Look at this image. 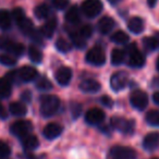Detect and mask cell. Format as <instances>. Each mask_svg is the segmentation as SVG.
<instances>
[{"instance_id":"obj_1","label":"cell","mask_w":159,"mask_h":159,"mask_svg":"<svg viewBox=\"0 0 159 159\" xmlns=\"http://www.w3.org/2000/svg\"><path fill=\"white\" fill-rule=\"evenodd\" d=\"M60 99L56 95H44L40 98V113L43 117H51L58 111Z\"/></svg>"},{"instance_id":"obj_2","label":"cell","mask_w":159,"mask_h":159,"mask_svg":"<svg viewBox=\"0 0 159 159\" xmlns=\"http://www.w3.org/2000/svg\"><path fill=\"white\" fill-rule=\"evenodd\" d=\"M32 130H33V124L29 120H19V121L12 123L11 126H10V132L14 136L19 137L21 139L26 135L31 134Z\"/></svg>"},{"instance_id":"obj_3","label":"cell","mask_w":159,"mask_h":159,"mask_svg":"<svg viewBox=\"0 0 159 159\" xmlns=\"http://www.w3.org/2000/svg\"><path fill=\"white\" fill-rule=\"evenodd\" d=\"M110 122L113 129L124 133V134H132L134 132V128H135L134 120H128L122 117H112Z\"/></svg>"},{"instance_id":"obj_4","label":"cell","mask_w":159,"mask_h":159,"mask_svg":"<svg viewBox=\"0 0 159 159\" xmlns=\"http://www.w3.org/2000/svg\"><path fill=\"white\" fill-rule=\"evenodd\" d=\"M102 2L100 0H85L82 3V12L85 16L89 19L99 16L102 10Z\"/></svg>"},{"instance_id":"obj_5","label":"cell","mask_w":159,"mask_h":159,"mask_svg":"<svg viewBox=\"0 0 159 159\" xmlns=\"http://www.w3.org/2000/svg\"><path fill=\"white\" fill-rule=\"evenodd\" d=\"M110 155L115 159H136L137 154L133 148L128 146H113L110 149Z\"/></svg>"},{"instance_id":"obj_6","label":"cell","mask_w":159,"mask_h":159,"mask_svg":"<svg viewBox=\"0 0 159 159\" xmlns=\"http://www.w3.org/2000/svg\"><path fill=\"white\" fill-rule=\"evenodd\" d=\"M0 49L9 51L16 57L24 53V46L22 44L12 42L11 39H8V38H0Z\"/></svg>"},{"instance_id":"obj_7","label":"cell","mask_w":159,"mask_h":159,"mask_svg":"<svg viewBox=\"0 0 159 159\" xmlns=\"http://www.w3.org/2000/svg\"><path fill=\"white\" fill-rule=\"evenodd\" d=\"M86 61L93 66H99L106 62V55L99 47H94L86 53Z\"/></svg>"},{"instance_id":"obj_8","label":"cell","mask_w":159,"mask_h":159,"mask_svg":"<svg viewBox=\"0 0 159 159\" xmlns=\"http://www.w3.org/2000/svg\"><path fill=\"white\" fill-rule=\"evenodd\" d=\"M130 102L132 107H134L137 110H143L148 105V96L143 91H134L130 96Z\"/></svg>"},{"instance_id":"obj_9","label":"cell","mask_w":159,"mask_h":159,"mask_svg":"<svg viewBox=\"0 0 159 159\" xmlns=\"http://www.w3.org/2000/svg\"><path fill=\"white\" fill-rule=\"evenodd\" d=\"M129 82V75L128 73L123 72V71H120V72H117L111 76L110 79V86L111 89L115 92L121 91L124 87L128 85Z\"/></svg>"},{"instance_id":"obj_10","label":"cell","mask_w":159,"mask_h":159,"mask_svg":"<svg viewBox=\"0 0 159 159\" xmlns=\"http://www.w3.org/2000/svg\"><path fill=\"white\" fill-rule=\"evenodd\" d=\"M105 112L99 108H92L85 115V121L92 125L100 124L105 120Z\"/></svg>"},{"instance_id":"obj_11","label":"cell","mask_w":159,"mask_h":159,"mask_svg":"<svg viewBox=\"0 0 159 159\" xmlns=\"http://www.w3.org/2000/svg\"><path fill=\"white\" fill-rule=\"evenodd\" d=\"M18 74H19L20 81H22V82H31V81H34V80L37 77L38 73L35 68L30 66H22V68L18 71Z\"/></svg>"},{"instance_id":"obj_12","label":"cell","mask_w":159,"mask_h":159,"mask_svg":"<svg viewBox=\"0 0 159 159\" xmlns=\"http://www.w3.org/2000/svg\"><path fill=\"white\" fill-rule=\"evenodd\" d=\"M62 131H63V128L59 123L52 122V123H48L45 126L44 130H43V134L47 139H53L56 137L60 136Z\"/></svg>"},{"instance_id":"obj_13","label":"cell","mask_w":159,"mask_h":159,"mask_svg":"<svg viewBox=\"0 0 159 159\" xmlns=\"http://www.w3.org/2000/svg\"><path fill=\"white\" fill-rule=\"evenodd\" d=\"M159 146V133L152 132L148 133L143 139V147L148 152L155 150Z\"/></svg>"},{"instance_id":"obj_14","label":"cell","mask_w":159,"mask_h":159,"mask_svg":"<svg viewBox=\"0 0 159 159\" xmlns=\"http://www.w3.org/2000/svg\"><path fill=\"white\" fill-rule=\"evenodd\" d=\"M71 79H72V71L68 66H61L60 69H58V71L56 72V80L62 86H66L70 83Z\"/></svg>"},{"instance_id":"obj_15","label":"cell","mask_w":159,"mask_h":159,"mask_svg":"<svg viewBox=\"0 0 159 159\" xmlns=\"http://www.w3.org/2000/svg\"><path fill=\"white\" fill-rule=\"evenodd\" d=\"M115 25H116V22L112 18H110V16H102V18L98 21L97 27H98V31H99L102 35H107V34H109L112 31Z\"/></svg>"},{"instance_id":"obj_16","label":"cell","mask_w":159,"mask_h":159,"mask_svg":"<svg viewBox=\"0 0 159 159\" xmlns=\"http://www.w3.org/2000/svg\"><path fill=\"white\" fill-rule=\"evenodd\" d=\"M145 64V57L143 56V53L136 49L133 52L129 53V66L132 68H142Z\"/></svg>"},{"instance_id":"obj_17","label":"cell","mask_w":159,"mask_h":159,"mask_svg":"<svg viewBox=\"0 0 159 159\" xmlns=\"http://www.w3.org/2000/svg\"><path fill=\"white\" fill-rule=\"evenodd\" d=\"M80 89H82L83 92H85V93H97L102 89V85L96 80L87 79L82 81V83L80 84Z\"/></svg>"},{"instance_id":"obj_18","label":"cell","mask_w":159,"mask_h":159,"mask_svg":"<svg viewBox=\"0 0 159 159\" xmlns=\"http://www.w3.org/2000/svg\"><path fill=\"white\" fill-rule=\"evenodd\" d=\"M56 29H57V20L56 19H49L47 20V22L40 27L39 33L42 34V36L47 38H51L55 33Z\"/></svg>"},{"instance_id":"obj_19","label":"cell","mask_w":159,"mask_h":159,"mask_svg":"<svg viewBox=\"0 0 159 159\" xmlns=\"http://www.w3.org/2000/svg\"><path fill=\"white\" fill-rule=\"evenodd\" d=\"M38 145H39V141L33 134H29L22 139V146L26 152H31V150L36 149L38 147Z\"/></svg>"},{"instance_id":"obj_20","label":"cell","mask_w":159,"mask_h":159,"mask_svg":"<svg viewBox=\"0 0 159 159\" xmlns=\"http://www.w3.org/2000/svg\"><path fill=\"white\" fill-rule=\"evenodd\" d=\"M9 111L11 115L16 116V117H23L27 113V108L23 102H14L10 104Z\"/></svg>"},{"instance_id":"obj_21","label":"cell","mask_w":159,"mask_h":159,"mask_svg":"<svg viewBox=\"0 0 159 159\" xmlns=\"http://www.w3.org/2000/svg\"><path fill=\"white\" fill-rule=\"evenodd\" d=\"M128 27L132 33L134 34H141L144 31V22L141 18L134 16L132 18L128 23Z\"/></svg>"},{"instance_id":"obj_22","label":"cell","mask_w":159,"mask_h":159,"mask_svg":"<svg viewBox=\"0 0 159 159\" xmlns=\"http://www.w3.org/2000/svg\"><path fill=\"white\" fill-rule=\"evenodd\" d=\"M12 25V16L7 10H0V29L7 31Z\"/></svg>"},{"instance_id":"obj_23","label":"cell","mask_w":159,"mask_h":159,"mask_svg":"<svg viewBox=\"0 0 159 159\" xmlns=\"http://www.w3.org/2000/svg\"><path fill=\"white\" fill-rule=\"evenodd\" d=\"M66 20L70 24H76L80 22V11L76 6H72L71 8H69L66 13Z\"/></svg>"},{"instance_id":"obj_24","label":"cell","mask_w":159,"mask_h":159,"mask_svg":"<svg viewBox=\"0 0 159 159\" xmlns=\"http://www.w3.org/2000/svg\"><path fill=\"white\" fill-rule=\"evenodd\" d=\"M18 25H19V29L21 30V32H22V33L24 34V35L30 36L34 32L33 22H32V20L27 19L26 16H25L24 19H22L21 21H19Z\"/></svg>"},{"instance_id":"obj_25","label":"cell","mask_w":159,"mask_h":159,"mask_svg":"<svg viewBox=\"0 0 159 159\" xmlns=\"http://www.w3.org/2000/svg\"><path fill=\"white\" fill-rule=\"evenodd\" d=\"M51 11L49 6H47L46 3H42V5L37 6V7L34 9V14L37 19L39 20H44V19H48L50 16Z\"/></svg>"},{"instance_id":"obj_26","label":"cell","mask_w":159,"mask_h":159,"mask_svg":"<svg viewBox=\"0 0 159 159\" xmlns=\"http://www.w3.org/2000/svg\"><path fill=\"white\" fill-rule=\"evenodd\" d=\"M11 92H12V84L6 77H1L0 79V97L8 98L11 95Z\"/></svg>"},{"instance_id":"obj_27","label":"cell","mask_w":159,"mask_h":159,"mask_svg":"<svg viewBox=\"0 0 159 159\" xmlns=\"http://www.w3.org/2000/svg\"><path fill=\"white\" fill-rule=\"evenodd\" d=\"M124 58H125V52L122 49L116 48L111 52V63L113 66H119L124 62Z\"/></svg>"},{"instance_id":"obj_28","label":"cell","mask_w":159,"mask_h":159,"mask_svg":"<svg viewBox=\"0 0 159 159\" xmlns=\"http://www.w3.org/2000/svg\"><path fill=\"white\" fill-rule=\"evenodd\" d=\"M110 39L112 40L113 43H116V44H128L130 37H129V35L125 32L117 31L111 35Z\"/></svg>"},{"instance_id":"obj_29","label":"cell","mask_w":159,"mask_h":159,"mask_svg":"<svg viewBox=\"0 0 159 159\" xmlns=\"http://www.w3.org/2000/svg\"><path fill=\"white\" fill-rule=\"evenodd\" d=\"M145 120L149 125L159 128V110H150L146 113Z\"/></svg>"},{"instance_id":"obj_30","label":"cell","mask_w":159,"mask_h":159,"mask_svg":"<svg viewBox=\"0 0 159 159\" xmlns=\"http://www.w3.org/2000/svg\"><path fill=\"white\" fill-rule=\"evenodd\" d=\"M70 38H71V40H72L73 45H74L76 48H84L85 45H86V39L80 35L79 32H71Z\"/></svg>"},{"instance_id":"obj_31","label":"cell","mask_w":159,"mask_h":159,"mask_svg":"<svg viewBox=\"0 0 159 159\" xmlns=\"http://www.w3.org/2000/svg\"><path fill=\"white\" fill-rule=\"evenodd\" d=\"M29 57L34 63H40L43 60V52L35 46H31L29 48Z\"/></svg>"},{"instance_id":"obj_32","label":"cell","mask_w":159,"mask_h":159,"mask_svg":"<svg viewBox=\"0 0 159 159\" xmlns=\"http://www.w3.org/2000/svg\"><path fill=\"white\" fill-rule=\"evenodd\" d=\"M143 46L147 51H154L159 47V44L155 37H144Z\"/></svg>"},{"instance_id":"obj_33","label":"cell","mask_w":159,"mask_h":159,"mask_svg":"<svg viewBox=\"0 0 159 159\" xmlns=\"http://www.w3.org/2000/svg\"><path fill=\"white\" fill-rule=\"evenodd\" d=\"M36 87L39 91H49V89H52V83L47 77L42 76L36 81Z\"/></svg>"},{"instance_id":"obj_34","label":"cell","mask_w":159,"mask_h":159,"mask_svg":"<svg viewBox=\"0 0 159 159\" xmlns=\"http://www.w3.org/2000/svg\"><path fill=\"white\" fill-rule=\"evenodd\" d=\"M56 48L62 53H66L71 50V44L64 38H59L56 42Z\"/></svg>"},{"instance_id":"obj_35","label":"cell","mask_w":159,"mask_h":159,"mask_svg":"<svg viewBox=\"0 0 159 159\" xmlns=\"http://www.w3.org/2000/svg\"><path fill=\"white\" fill-rule=\"evenodd\" d=\"M11 154V148L6 142L0 141V159H6Z\"/></svg>"},{"instance_id":"obj_36","label":"cell","mask_w":159,"mask_h":159,"mask_svg":"<svg viewBox=\"0 0 159 159\" xmlns=\"http://www.w3.org/2000/svg\"><path fill=\"white\" fill-rule=\"evenodd\" d=\"M93 31H94L93 26H92L91 24H85V25H83L81 29H80L79 33L83 38L87 39V38H89L92 35H93Z\"/></svg>"},{"instance_id":"obj_37","label":"cell","mask_w":159,"mask_h":159,"mask_svg":"<svg viewBox=\"0 0 159 159\" xmlns=\"http://www.w3.org/2000/svg\"><path fill=\"white\" fill-rule=\"evenodd\" d=\"M0 63L6 66H12L16 64V59L9 55H0Z\"/></svg>"},{"instance_id":"obj_38","label":"cell","mask_w":159,"mask_h":159,"mask_svg":"<svg viewBox=\"0 0 159 159\" xmlns=\"http://www.w3.org/2000/svg\"><path fill=\"white\" fill-rule=\"evenodd\" d=\"M51 5L53 8H56L57 10H64L68 8L69 6V0H50Z\"/></svg>"},{"instance_id":"obj_39","label":"cell","mask_w":159,"mask_h":159,"mask_svg":"<svg viewBox=\"0 0 159 159\" xmlns=\"http://www.w3.org/2000/svg\"><path fill=\"white\" fill-rule=\"evenodd\" d=\"M11 16H12V19H14V21L18 23L19 21H21L22 19L25 18V12H24V10L21 9V8H16V9L12 11Z\"/></svg>"},{"instance_id":"obj_40","label":"cell","mask_w":159,"mask_h":159,"mask_svg":"<svg viewBox=\"0 0 159 159\" xmlns=\"http://www.w3.org/2000/svg\"><path fill=\"white\" fill-rule=\"evenodd\" d=\"M71 112H72L73 118H79L81 112H82V106L79 104V102H74V104L71 105Z\"/></svg>"},{"instance_id":"obj_41","label":"cell","mask_w":159,"mask_h":159,"mask_svg":"<svg viewBox=\"0 0 159 159\" xmlns=\"http://www.w3.org/2000/svg\"><path fill=\"white\" fill-rule=\"evenodd\" d=\"M31 38L33 39V42H35L36 44H39V45H44V42H43V36L40 33H38L37 31L34 30V32L31 34Z\"/></svg>"},{"instance_id":"obj_42","label":"cell","mask_w":159,"mask_h":159,"mask_svg":"<svg viewBox=\"0 0 159 159\" xmlns=\"http://www.w3.org/2000/svg\"><path fill=\"white\" fill-rule=\"evenodd\" d=\"M100 102L106 107H112V105H113V100L107 95H104L100 98Z\"/></svg>"},{"instance_id":"obj_43","label":"cell","mask_w":159,"mask_h":159,"mask_svg":"<svg viewBox=\"0 0 159 159\" xmlns=\"http://www.w3.org/2000/svg\"><path fill=\"white\" fill-rule=\"evenodd\" d=\"M21 98H22L23 102H30L32 100V93L30 91H24L21 95Z\"/></svg>"},{"instance_id":"obj_44","label":"cell","mask_w":159,"mask_h":159,"mask_svg":"<svg viewBox=\"0 0 159 159\" xmlns=\"http://www.w3.org/2000/svg\"><path fill=\"white\" fill-rule=\"evenodd\" d=\"M7 116H8V113L6 112V109L3 108L2 104L0 102V118H1V119H6Z\"/></svg>"},{"instance_id":"obj_45","label":"cell","mask_w":159,"mask_h":159,"mask_svg":"<svg viewBox=\"0 0 159 159\" xmlns=\"http://www.w3.org/2000/svg\"><path fill=\"white\" fill-rule=\"evenodd\" d=\"M152 100H154L155 104L159 106V92H156V93L152 95Z\"/></svg>"},{"instance_id":"obj_46","label":"cell","mask_w":159,"mask_h":159,"mask_svg":"<svg viewBox=\"0 0 159 159\" xmlns=\"http://www.w3.org/2000/svg\"><path fill=\"white\" fill-rule=\"evenodd\" d=\"M156 2H157V0H147V3L150 8H154L155 5H156Z\"/></svg>"},{"instance_id":"obj_47","label":"cell","mask_w":159,"mask_h":159,"mask_svg":"<svg viewBox=\"0 0 159 159\" xmlns=\"http://www.w3.org/2000/svg\"><path fill=\"white\" fill-rule=\"evenodd\" d=\"M110 1V3H112V5H116V3H118L120 1V0H109Z\"/></svg>"},{"instance_id":"obj_48","label":"cell","mask_w":159,"mask_h":159,"mask_svg":"<svg viewBox=\"0 0 159 159\" xmlns=\"http://www.w3.org/2000/svg\"><path fill=\"white\" fill-rule=\"evenodd\" d=\"M155 38H156L157 42H158V44H159V32H157V33H156V35H155Z\"/></svg>"},{"instance_id":"obj_49","label":"cell","mask_w":159,"mask_h":159,"mask_svg":"<svg viewBox=\"0 0 159 159\" xmlns=\"http://www.w3.org/2000/svg\"><path fill=\"white\" fill-rule=\"evenodd\" d=\"M156 66H157V70L159 71V58L157 59V62H156Z\"/></svg>"},{"instance_id":"obj_50","label":"cell","mask_w":159,"mask_h":159,"mask_svg":"<svg viewBox=\"0 0 159 159\" xmlns=\"http://www.w3.org/2000/svg\"><path fill=\"white\" fill-rule=\"evenodd\" d=\"M152 159H158V158H152Z\"/></svg>"}]
</instances>
